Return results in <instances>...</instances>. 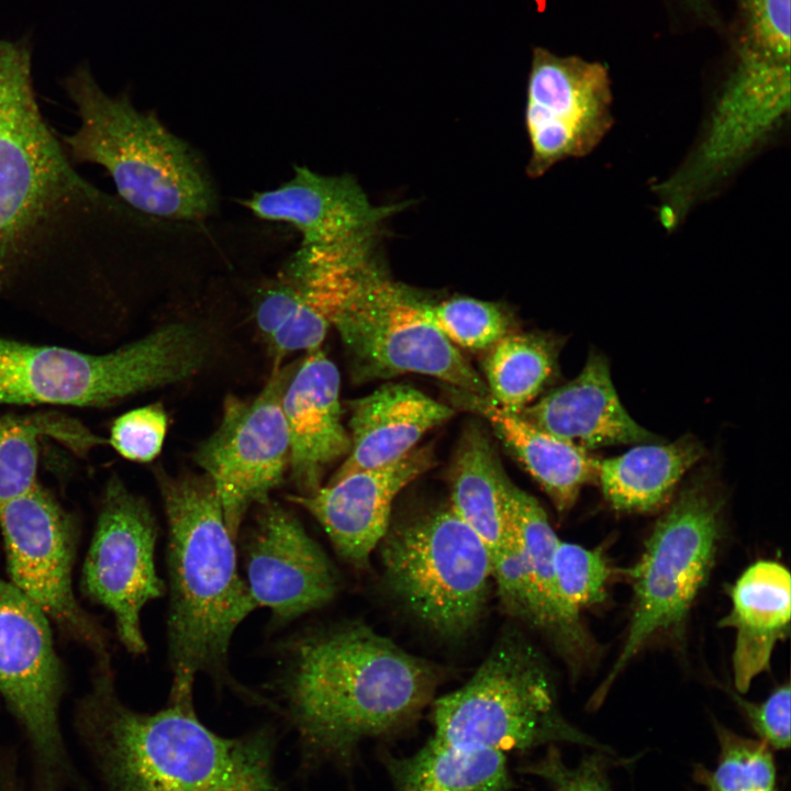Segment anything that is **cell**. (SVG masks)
Segmentation results:
<instances>
[{"label":"cell","instance_id":"cell-24","mask_svg":"<svg viewBox=\"0 0 791 791\" xmlns=\"http://www.w3.org/2000/svg\"><path fill=\"white\" fill-rule=\"evenodd\" d=\"M790 572L778 561L748 566L731 588V610L721 627L735 631L732 655L736 690L745 693L770 667L777 644L790 632Z\"/></svg>","mask_w":791,"mask_h":791},{"label":"cell","instance_id":"cell-8","mask_svg":"<svg viewBox=\"0 0 791 791\" xmlns=\"http://www.w3.org/2000/svg\"><path fill=\"white\" fill-rule=\"evenodd\" d=\"M725 500L709 474L693 477L660 516L627 575L633 597L623 645L592 694L597 709L640 650L660 634L681 627L706 583L723 534Z\"/></svg>","mask_w":791,"mask_h":791},{"label":"cell","instance_id":"cell-2","mask_svg":"<svg viewBox=\"0 0 791 791\" xmlns=\"http://www.w3.org/2000/svg\"><path fill=\"white\" fill-rule=\"evenodd\" d=\"M76 723L104 791H276L270 731L219 736L189 703L133 711L116 694L110 659L97 661Z\"/></svg>","mask_w":791,"mask_h":791},{"label":"cell","instance_id":"cell-18","mask_svg":"<svg viewBox=\"0 0 791 791\" xmlns=\"http://www.w3.org/2000/svg\"><path fill=\"white\" fill-rule=\"evenodd\" d=\"M244 205L257 218L288 223L301 245L326 246L372 238L396 207H375L350 176H325L297 166L293 176L254 193Z\"/></svg>","mask_w":791,"mask_h":791},{"label":"cell","instance_id":"cell-38","mask_svg":"<svg viewBox=\"0 0 791 791\" xmlns=\"http://www.w3.org/2000/svg\"><path fill=\"white\" fill-rule=\"evenodd\" d=\"M733 694L759 739L771 749L784 750L790 746V684L776 688L766 700L755 703Z\"/></svg>","mask_w":791,"mask_h":791},{"label":"cell","instance_id":"cell-33","mask_svg":"<svg viewBox=\"0 0 791 791\" xmlns=\"http://www.w3.org/2000/svg\"><path fill=\"white\" fill-rule=\"evenodd\" d=\"M555 570L564 598L577 611L605 600L612 570L601 548L588 549L559 539Z\"/></svg>","mask_w":791,"mask_h":791},{"label":"cell","instance_id":"cell-25","mask_svg":"<svg viewBox=\"0 0 791 791\" xmlns=\"http://www.w3.org/2000/svg\"><path fill=\"white\" fill-rule=\"evenodd\" d=\"M448 479L450 508L479 536L492 558L511 525L506 494L509 477L490 438L479 425L472 423L464 430Z\"/></svg>","mask_w":791,"mask_h":791},{"label":"cell","instance_id":"cell-35","mask_svg":"<svg viewBox=\"0 0 791 791\" xmlns=\"http://www.w3.org/2000/svg\"><path fill=\"white\" fill-rule=\"evenodd\" d=\"M167 413L160 403L131 410L113 422L109 442L124 458L152 461L160 453L167 433Z\"/></svg>","mask_w":791,"mask_h":791},{"label":"cell","instance_id":"cell-10","mask_svg":"<svg viewBox=\"0 0 791 791\" xmlns=\"http://www.w3.org/2000/svg\"><path fill=\"white\" fill-rule=\"evenodd\" d=\"M423 300L374 270L332 321L358 381L420 374L479 397L484 380L425 316Z\"/></svg>","mask_w":791,"mask_h":791},{"label":"cell","instance_id":"cell-39","mask_svg":"<svg viewBox=\"0 0 791 791\" xmlns=\"http://www.w3.org/2000/svg\"><path fill=\"white\" fill-rule=\"evenodd\" d=\"M301 299L299 292L281 279L259 292L255 304V321L266 342L292 314Z\"/></svg>","mask_w":791,"mask_h":791},{"label":"cell","instance_id":"cell-19","mask_svg":"<svg viewBox=\"0 0 791 791\" xmlns=\"http://www.w3.org/2000/svg\"><path fill=\"white\" fill-rule=\"evenodd\" d=\"M339 372L321 349L309 352L282 396L289 434V468L299 494L321 487L323 474L349 452V434L342 423Z\"/></svg>","mask_w":791,"mask_h":791},{"label":"cell","instance_id":"cell-22","mask_svg":"<svg viewBox=\"0 0 791 791\" xmlns=\"http://www.w3.org/2000/svg\"><path fill=\"white\" fill-rule=\"evenodd\" d=\"M350 447L330 481L394 463L411 453L432 428L455 411L420 390L387 383L349 403Z\"/></svg>","mask_w":791,"mask_h":791},{"label":"cell","instance_id":"cell-12","mask_svg":"<svg viewBox=\"0 0 791 791\" xmlns=\"http://www.w3.org/2000/svg\"><path fill=\"white\" fill-rule=\"evenodd\" d=\"M296 367H274L250 399L227 396L220 424L194 453L196 463L216 490L234 541L248 510L270 499L289 468L282 396Z\"/></svg>","mask_w":791,"mask_h":791},{"label":"cell","instance_id":"cell-37","mask_svg":"<svg viewBox=\"0 0 791 791\" xmlns=\"http://www.w3.org/2000/svg\"><path fill=\"white\" fill-rule=\"evenodd\" d=\"M330 325L331 322L302 298L292 314L266 342L274 367L281 366L282 359L290 353L321 348Z\"/></svg>","mask_w":791,"mask_h":791},{"label":"cell","instance_id":"cell-32","mask_svg":"<svg viewBox=\"0 0 791 791\" xmlns=\"http://www.w3.org/2000/svg\"><path fill=\"white\" fill-rule=\"evenodd\" d=\"M425 316L455 346L488 349L511 333V317L501 305L458 297L438 303L423 301Z\"/></svg>","mask_w":791,"mask_h":791},{"label":"cell","instance_id":"cell-7","mask_svg":"<svg viewBox=\"0 0 791 791\" xmlns=\"http://www.w3.org/2000/svg\"><path fill=\"white\" fill-rule=\"evenodd\" d=\"M432 738L447 744L528 751L559 743L609 751L561 713L554 677L536 646L504 630L460 688L432 702Z\"/></svg>","mask_w":791,"mask_h":791},{"label":"cell","instance_id":"cell-1","mask_svg":"<svg viewBox=\"0 0 791 791\" xmlns=\"http://www.w3.org/2000/svg\"><path fill=\"white\" fill-rule=\"evenodd\" d=\"M279 689L309 758L350 768L359 744L396 735L433 702L442 669L369 626L314 630L290 644Z\"/></svg>","mask_w":791,"mask_h":791},{"label":"cell","instance_id":"cell-26","mask_svg":"<svg viewBox=\"0 0 791 791\" xmlns=\"http://www.w3.org/2000/svg\"><path fill=\"white\" fill-rule=\"evenodd\" d=\"M393 791H511L503 751L438 742L432 737L414 754L380 753Z\"/></svg>","mask_w":791,"mask_h":791},{"label":"cell","instance_id":"cell-9","mask_svg":"<svg viewBox=\"0 0 791 791\" xmlns=\"http://www.w3.org/2000/svg\"><path fill=\"white\" fill-rule=\"evenodd\" d=\"M377 547L389 591L419 623L447 639L475 630L489 599L491 555L449 504L390 523Z\"/></svg>","mask_w":791,"mask_h":791},{"label":"cell","instance_id":"cell-34","mask_svg":"<svg viewBox=\"0 0 791 791\" xmlns=\"http://www.w3.org/2000/svg\"><path fill=\"white\" fill-rule=\"evenodd\" d=\"M491 565L492 581L495 584L502 610L511 619L533 628L531 577L524 548L512 515L506 537L501 548L492 556Z\"/></svg>","mask_w":791,"mask_h":791},{"label":"cell","instance_id":"cell-5","mask_svg":"<svg viewBox=\"0 0 791 791\" xmlns=\"http://www.w3.org/2000/svg\"><path fill=\"white\" fill-rule=\"evenodd\" d=\"M79 127L65 137L70 155L103 167L134 210L169 220H201L214 209L208 175L188 145L125 96L105 93L87 69L66 81Z\"/></svg>","mask_w":791,"mask_h":791},{"label":"cell","instance_id":"cell-27","mask_svg":"<svg viewBox=\"0 0 791 791\" xmlns=\"http://www.w3.org/2000/svg\"><path fill=\"white\" fill-rule=\"evenodd\" d=\"M703 453L702 444L691 435L669 444H639L620 456L601 460L598 481L613 509L654 511L667 502Z\"/></svg>","mask_w":791,"mask_h":791},{"label":"cell","instance_id":"cell-29","mask_svg":"<svg viewBox=\"0 0 791 791\" xmlns=\"http://www.w3.org/2000/svg\"><path fill=\"white\" fill-rule=\"evenodd\" d=\"M45 434L79 449L96 442L87 430L62 417H0V508L37 484L38 439Z\"/></svg>","mask_w":791,"mask_h":791},{"label":"cell","instance_id":"cell-41","mask_svg":"<svg viewBox=\"0 0 791 791\" xmlns=\"http://www.w3.org/2000/svg\"><path fill=\"white\" fill-rule=\"evenodd\" d=\"M693 12L705 15L710 11L709 0H682Z\"/></svg>","mask_w":791,"mask_h":791},{"label":"cell","instance_id":"cell-4","mask_svg":"<svg viewBox=\"0 0 791 791\" xmlns=\"http://www.w3.org/2000/svg\"><path fill=\"white\" fill-rule=\"evenodd\" d=\"M168 523V701L193 703L199 673L231 681L229 648L257 605L236 564L221 500L204 475L156 472Z\"/></svg>","mask_w":791,"mask_h":791},{"label":"cell","instance_id":"cell-15","mask_svg":"<svg viewBox=\"0 0 791 791\" xmlns=\"http://www.w3.org/2000/svg\"><path fill=\"white\" fill-rule=\"evenodd\" d=\"M611 108L605 65L534 49L525 107L528 175L539 177L559 161L594 151L614 124Z\"/></svg>","mask_w":791,"mask_h":791},{"label":"cell","instance_id":"cell-16","mask_svg":"<svg viewBox=\"0 0 791 791\" xmlns=\"http://www.w3.org/2000/svg\"><path fill=\"white\" fill-rule=\"evenodd\" d=\"M244 539L247 587L275 625L287 624L330 603L339 577L322 547L294 514L268 499L256 505Z\"/></svg>","mask_w":791,"mask_h":791},{"label":"cell","instance_id":"cell-30","mask_svg":"<svg viewBox=\"0 0 791 791\" xmlns=\"http://www.w3.org/2000/svg\"><path fill=\"white\" fill-rule=\"evenodd\" d=\"M720 753L712 770L697 766L694 776L706 791H777L772 749L760 739L737 735L714 722Z\"/></svg>","mask_w":791,"mask_h":791},{"label":"cell","instance_id":"cell-17","mask_svg":"<svg viewBox=\"0 0 791 791\" xmlns=\"http://www.w3.org/2000/svg\"><path fill=\"white\" fill-rule=\"evenodd\" d=\"M430 447L414 448L401 459L330 481L310 494L288 495L322 525L338 555L365 568L386 534L396 497L433 465Z\"/></svg>","mask_w":791,"mask_h":791},{"label":"cell","instance_id":"cell-11","mask_svg":"<svg viewBox=\"0 0 791 791\" xmlns=\"http://www.w3.org/2000/svg\"><path fill=\"white\" fill-rule=\"evenodd\" d=\"M64 688L47 615L0 579V694L26 734L40 791H60L70 773L58 717Z\"/></svg>","mask_w":791,"mask_h":791},{"label":"cell","instance_id":"cell-13","mask_svg":"<svg viewBox=\"0 0 791 791\" xmlns=\"http://www.w3.org/2000/svg\"><path fill=\"white\" fill-rule=\"evenodd\" d=\"M0 528L11 583L97 660L110 658L104 632L73 590L78 534L70 514L37 483L0 508Z\"/></svg>","mask_w":791,"mask_h":791},{"label":"cell","instance_id":"cell-3","mask_svg":"<svg viewBox=\"0 0 791 791\" xmlns=\"http://www.w3.org/2000/svg\"><path fill=\"white\" fill-rule=\"evenodd\" d=\"M111 205L46 125L27 49L0 41V286L24 267L85 256Z\"/></svg>","mask_w":791,"mask_h":791},{"label":"cell","instance_id":"cell-36","mask_svg":"<svg viewBox=\"0 0 791 791\" xmlns=\"http://www.w3.org/2000/svg\"><path fill=\"white\" fill-rule=\"evenodd\" d=\"M556 747L548 746L543 757L524 764L520 771L543 779L554 791H613L608 779L605 754L597 750L584 756L578 765L568 766Z\"/></svg>","mask_w":791,"mask_h":791},{"label":"cell","instance_id":"cell-28","mask_svg":"<svg viewBox=\"0 0 791 791\" xmlns=\"http://www.w3.org/2000/svg\"><path fill=\"white\" fill-rule=\"evenodd\" d=\"M488 349L483 371L489 396L519 413L554 375L559 342L543 334L509 333Z\"/></svg>","mask_w":791,"mask_h":791},{"label":"cell","instance_id":"cell-20","mask_svg":"<svg viewBox=\"0 0 791 791\" xmlns=\"http://www.w3.org/2000/svg\"><path fill=\"white\" fill-rule=\"evenodd\" d=\"M527 422L589 450L658 443L622 405L606 358L590 352L581 372L519 413Z\"/></svg>","mask_w":791,"mask_h":791},{"label":"cell","instance_id":"cell-23","mask_svg":"<svg viewBox=\"0 0 791 791\" xmlns=\"http://www.w3.org/2000/svg\"><path fill=\"white\" fill-rule=\"evenodd\" d=\"M449 390L456 404L482 415L491 424L560 515L573 506L586 484L598 481L601 460L589 450L503 409L490 396L479 397L452 387Z\"/></svg>","mask_w":791,"mask_h":791},{"label":"cell","instance_id":"cell-21","mask_svg":"<svg viewBox=\"0 0 791 791\" xmlns=\"http://www.w3.org/2000/svg\"><path fill=\"white\" fill-rule=\"evenodd\" d=\"M506 494L531 577L533 628L546 637L570 672L578 673L592 662L598 648L581 612L573 609L560 591L555 570L559 538L541 503L510 478Z\"/></svg>","mask_w":791,"mask_h":791},{"label":"cell","instance_id":"cell-40","mask_svg":"<svg viewBox=\"0 0 791 791\" xmlns=\"http://www.w3.org/2000/svg\"><path fill=\"white\" fill-rule=\"evenodd\" d=\"M0 791H20L16 775L10 770L8 764L0 766Z\"/></svg>","mask_w":791,"mask_h":791},{"label":"cell","instance_id":"cell-14","mask_svg":"<svg viewBox=\"0 0 791 791\" xmlns=\"http://www.w3.org/2000/svg\"><path fill=\"white\" fill-rule=\"evenodd\" d=\"M156 537L147 502L112 476L83 564L81 590L111 611L120 642L132 654L147 648L141 627L143 608L165 592L154 562Z\"/></svg>","mask_w":791,"mask_h":791},{"label":"cell","instance_id":"cell-6","mask_svg":"<svg viewBox=\"0 0 791 791\" xmlns=\"http://www.w3.org/2000/svg\"><path fill=\"white\" fill-rule=\"evenodd\" d=\"M207 358L202 334L189 322L163 325L104 354L0 335V405L107 406L185 381Z\"/></svg>","mask_w":791,"mask_h":791},{"label":"cell","instance_id":"cell-31","mask_svg":"<svg viewBox=\"0 0 791 791\" xmlns=\"http://www.w3.org/2000/svg\"><path fill=\"white\" fill-rule=\"evenodd\" d=\"M734 62L790 67V0H737Z\"/></svg>","mask_w":791,"mask_h":791}]
</instances>
